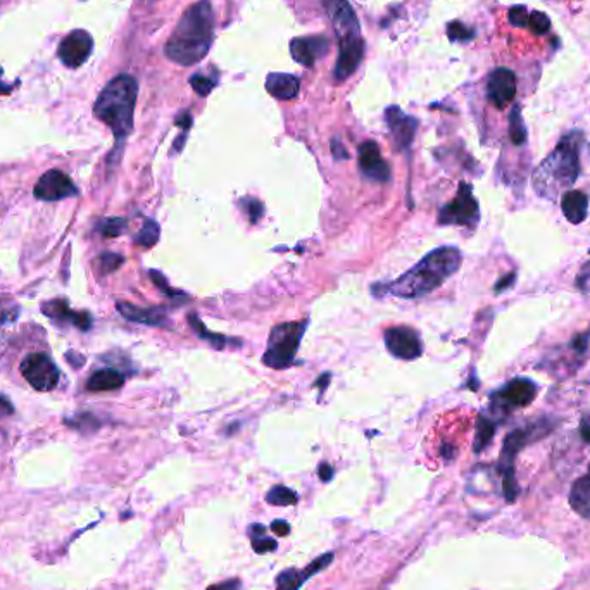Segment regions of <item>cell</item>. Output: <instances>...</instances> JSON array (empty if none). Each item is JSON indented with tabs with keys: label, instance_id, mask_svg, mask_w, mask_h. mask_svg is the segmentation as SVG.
<instances>
[{
	"label": "cell",
	"instance_id": "cell-1",
	"mask_svg": "<svg viewBox=\"0 0 590 590\" xmlns=\"http://www.w3.org/2000/svg\"><path fill=\"white\" fill-rule=\"evenodd\" d=\"M214 37V14L209 0H199L182 14L169 40L166 57L180 66L199 64L209 52Z\"/></svg>",
	"mask_w": 590,
	"mask_h": 590
},
{
	"label": "cell",
	"instance_id": "cell-2",
	"mask_svg": "<svg viewBox=\"0 0 590 590\" xmlns=\"http://www.w3.org/2000/svg\"><path fill=\"white\" fill-rule=\"evenodd\" d=\"M461 252L456 247H439L406 271L396 282L373 286L378 292H390L401 299H420L437 290L461 266Z\"/></svg>",
	"mask_w": 590,
	"mask_h": 590
},
{
	"label": "cell",
	"instance_id": "cell-3",
	"mask_svg": "<svg viewBox=\"0 0 590 590\" xmlns=\"http://www.w3.org/2000/svg\"><path fill=\"white\" fill-rule=\"evenodd\" d=\"M139 83L130 74L115 76L97 97L94 104V116L102 121L113 132L116 139V149L133 132V115L137 106Z\"/></svg>",
	"mask_w": 590,
	"mask_h": 590
},
{
	"label": "cell",
	"instance_id": "cell-4",
	"mask_svg": "<svg viewBox=\"0 0 590 590\" xmlns=\"http://www.w3.org/2000/svg\"><path fill=\"white\" fill-rule=\"evenodd\" d=\"M580 132L568 133L539 166L534 175V187L543 197L554 199L577 182L580 175Z\"/></svg>",
	"mask_w": 590,
	"mask_h": 590
},
{
	"label": "cell",
	"instance_id": "cell-5",
	"mask_svg": "<svg viewBox=\"0 0 590 590\" xmlns=\"http://www.w3.org/2000/svg\"><path fill=\"white\" fill-rule=\"evenodd\" d=\"M307 327H309V320L288 321L273 327L268 337L266 351L262 355V364L273 370H285L292 366Z\"/></svg>",
	"mask_w": 590,
	"mask_h": 590
},
{
	"label": "cell",
	"instance_id": "cell-6",
	"mask_svg": "<svg viewBox=\"0 0 590 590\" xmlns=\"http://www.w3.org/2000/svg\"><path fill=\"white\" fill-rule=\"evenodd\" d=\"M539 432V425L525 426L511 432L506 440L504 448L500 452V461H499V472L502 475V489H504V497L508 502H513L518 496L519 489L515 478V457L519 452V449L525 444L530 442V439Z\"/></svg>",
	"mask_w": 590,
	"mask_h": 590
},
{
	"label": "cell",
	"instance_id": "cell-7",
	"mask_svg": "<svg viewBox=\"0 0 590 590\" xmlns=\"http://www.w3.org/2000/svg\"><path fill=\"white\" fill-rule=\"evenodd\" d=\"M478 221H480V206L473 195L472 185L461 182L452 202H449L440 209L439 223L476 228Z\"/></svg>",
	"mask_w": 590,
	"mask_h": 590
},
{
	"label": "cell",
	"instance_id": "cell-8",
	"mask_svg": "<svg viewBox=\"0 0 590 590\" xmlns=\"http://www.w3.org/2000/svg\"><path fill=\"white\" fill-rule=\"evenodd\" d=\"M20 372L30 387L37 392H52L61 380L57 364L44 353L26 355L20 364Z\"/></svg>",
	"mask_w": 590,
	"mask_h": 590
},
{
	"label": "cell",
	"instance_id": "cell-9",
	"mask_svg": "<svg viewBox=\"0 0 590 590\" xmlns=\"http://www.w3.org/2000/svg\"><path fill=\"white\" fill-rule=\"evenodd\" d=\"M537 398V385L528 378H515L508 385H504L500 390L491 399V407L494 413H513L519 407H526L528 404L535 401Z\"/></svg>",
	"mask_w": 590,
	"mask_h": 590
},
{
	"label": "cell",
	"instance_id": "cell-10",
	"mask_svg": "<svg viewBox=\"0 0 590 590\" xmlns=\"http://www.w3.org/2000/svg\"><path fill=\"white\" fill-rule=\"evenodd\" d=\"M94 50V38L85 30H73L59 44L57 57L59 61L70 68L78 70L81 68Z\"/></svg>",
	"mask_w": 590,
	"mask_h": 590
},
{
	"label": "cell",
	"instance_id": "cell-11",
	"mask_svg": "<svg viewBox=\"0 0 590 590\" xmlns=\"http://www.w3.org/2000/svg\"><path fill=\"white\" fill-rule=\"evenodd\" d=\"M33 195L35 199L44 202H57L80 195V190L64 171L48 169L38 178L33 189Z\"/></svg>",
	"mask_w": 590,
	"mask_h": 590
},
{
	"label": "cell",
	"instance_id": "cell-12",
	"mask_svg": "<svg viewBox=\"0 0 590 590\" xmlns=\"http://www.w3.org/2000/svg\"><path fill=\"white\" fill-rule=\"evenodd\" d=\"M338 42L361 38V26L349 0H321Z\"/></svg>",
	"mask_w": 590,
	"mask_h": 590
},
{
	"label": "cell",
	"instance_id": "cell-13",
	"mask_svg": "<svg viewBox=\"0 0 590 590\" xmlns=\"http://www.w3.org/2000/svg\"><path fill=\"white\" fill-rule=\"evenodd\" d=\"M383 340L387 351L402 361H415L423 355V342L420 335L409 327H392L385 330Z\"/></svg>",
	"mask_w": 590,
	"mask_h": 590
},
{
	"label": "cell",
	"instance_id": "cell-14",
	"mask_svg": "<svg viewBox=\"0 0 590 590\" xmlns=\"http://www.w3.org/2000/svg\"><path fill=\"white\" fill-rule=\"evenodd\" d=\"M42 312L57 327H73L76 330L89 331L94 318L89 311H76L66 299H50L42 304Z\"/></svg>",
	"mask_w": 590,
	"mask_h": 590
},
{
	"label": "cell",
	"instance_id": "cell-15",
	"mask_svg": "<svg viewBox=\"0 0 590 590\" xmlns=\"http://www.w3.org/2000/svg\"><path fill=\"white\" fill-rule=\"evenodd\" d=\"M357 161L361 173L378 184H387L390 180V166L381 158L380 147L373 141L361 143L357 150Z\"/></svg>",
	"mask_w": 590,
	"mask_h": 590
},
{
	"label": "cell",
	"instance_id": "cell-16",
	"mask_svg": "<svg viewBox=\"0 0 590 590\" xmlns=\"http://www.w3.org/2000/svg\"><path fill=\"white\" fill-rule=\"evenodd\" d=\"M517 95V76L508 68H497L487 81V97L497 109L508 107Z\"/></svg>",
	"mask_w": 590,
	"mask_h": 590
},
{
	"label": "cell",
	"instance_id": "cell-17",
	"mask_svg": "<svg viewBox=\"0 0 590 590\" xmlns=\"http://www.w3.org/2000/svg\"><path fill=\"white\" fill-rule=\"evenodd\" d=\"M385 121H387V126L392 133L396 147L399 150H407L413 141H415V135H416V130H418V121L413 116L404 115L398 106L387 107Z\"/></svg>",
	"mask_w": 590,
	"mask_h": 590
},
{
	"label": "cell",
	"instance_id": "cell-18",
	"mask_svg": "<svg viewBox=\"0 0 590 590\" xmlns=\"http://www.w3.org/2000/svg\"><path fill=\"white\" fill-rule=\"evenodd\" d=\"M363 56H364L363 37L361 38H355V40L338 42V59L335 63L333 80L337 83H342L351 74H355V70L359 68V64L363 61Z\"/></svg>",
	"mask_w": 590,
	"mask_h": 590
},
{
	"label": "cell",
	"instance_id": "cell-19",
	"mask_svg": "<svg viewBox=\"0 0 590 590\" xmlns=\"http://www.w3.org/2000/svg\"><path fill=\"white\" fill-rule=\"evenodd\" d=\"M330 50V42L327 37L321 35H314V37H301V38H294L290 42V54L292 57L306 66L311 68L316 64V61L325 56Z\"/></svg>",
	"mask_w": 590,
	"mask_h": 590
},
{
	"label": "cell",
	"instance_id": "cell-20",
	"mask_svg": "<svg viewBox=\"0 0 590 590\" xmlns=\"http://www.w3.org/2000/svg\"><path fill=\"white\" fill-rule=\"evenodd\" d=\"M116 309L124 320L139 323V325L156 327V329L171 327V321H169L165 309H161V307H139L130 304V303H118Z\"/></svg>",
	"mask_w": 590,
	"mask_h": 590
},
{
	"label": "cell",
	"instance_id": "cell-21",
	"mask_svg": "<svg viewBox=\"0 0 590 590\" xmlns=\"http://www.w3.org/2000/svg\"><path fill=\"white\" fill-rule=\"evenodd\" d=\"M266 90L280 100H292L299 95L301 80L288 73H269L266 76Z\"/></svg>",
	"mask_w": 590,
	"mask_h": 590
},
{
	"label": "cell",
	"instance_id": "cell-22",
	"mask_svg": "<svg viewBox=\"0 0 590 590\" xmlns=\"http://www.w3.org/2000/svg\"><path fill=\"white\" fill-rule=\"evenodd\" d=\"M561 209L569 223L580 225L586 221L589 213V197L580 190H569L563 195Z\"/></svg>",
	"mask_w": 590,
	"mask_h": 590
},
{
	"label": "cell",
	"instance_id": "cell-23",
	"mask_svg": "<svg viewBox=\"0 0 590 590\" xmlns=\"http://www.w3.org/2000/svg\"><path fill=\"white\" fill-rule=\"evenodd\" d=\"M124 385V377L115 368H102L97 370L87 380V390L89 392H113L119 390Z\"/></svg>",
	"mask_w": 590,
	"mask_h": 590
},
{
	"label": "cell",
	"instance_id": "cell-24",
	"mask_svg": "<svg viewBox=\"0 0 590 590\" xmlns=\"http://www.w3.org/2000/svg\"><path fill=\"white\" fill-rule=\"evenodd\" d=\"M189 325L190 329L193 330V333H195L199 338L209 342L214 349H218V351H223V349L228 347V346H234V347H240V346H242V340L228 338V337L219 335V333H211V331L206 329V325L202 323V320H201L197 314H190Z\"/></svg>",
	"mask_w": 590,
	"mask_h": 590
},
{
	"label": "cell",
	"instance_id": "cell-25",
	"mask_svg": "<svg viewBox=\"0 0 590 590\" xmlns=\"http://www.w3.org/2000/svg\"><path fill=\"white\" fill-rule=\"evenodd\" d=\"M569 500L577 513H580L584 518L590 519V470L573 485Z\"/></svg>",
	"mask_w": 590,
	"mask_h": 590
},
{
	"label": "cell",
	"instance_id": "cell-26",
	"mask_svg": "<svg viewBox=\"0 0 590 590\" xmlns=\"http://www.w3.org/2000/svg\"><path fill=\"white\" fill-rule=\"evenodd\" d=\"M309 578H311V575L307 573L306 568L304 569L288 568V569H284L282 573H278L277 590H299Z\"/></svg>",
	"mask_w": 590,
	"mask_h": 590
},
{
	"label": "cell",
	"instance_id": "cell-27",
	"mask_svg": "<svg viewBox=\"0 0 590 590\" xmlns=\"http://www.w3.org/2000/svg\"><path fill=\"white\" fill-rule=\"evenodd\" d=\"M496 422H492L491 418L480 416L476 422V435H475V442H473V450L478 454L483 449L487 448L496 433Z\"/></svg>",
	"mask_w": 590,
	"mask_h": 590
},
{
	"label": "cell",
	"instance_id": "cell-28",
	"mask_svg": "<svg viewBox=\"0 0 590 590\" xmlns=\"http://www.w3.org/2000/svg\"><path fill=\"white\" fill-rule=\"evenodd\" d=\"M64 425L70 426V428L80 432V433L89 435V433H95L102 426V422L92 413H78L74 416L66 418Z\"/></svg>",
	"mask_w": 590,
	"mask_h": 590
},
{
	"label": "cell",
	"instance_id": "cell-29",
	"mask_svg": "<svg viewBox=\"0 0 590 590\" xmlns=\"http://www.w3.org/2000/svg\"><path fill=\"white\" fill-rule=\"evenodd\" d=\"M159 235H161V228H159V225H158L154 219L147 218V219H143V227L141 228V232L133 236V242H135V245H139V247L150 249V247H154V245L158 244Z\"/></svg>",
	"mask_w": 590,
	"mask_h": 590
},
{
	"label": "cell",
	"instance_id": "cell-30",
	"mask_svg": "<svg viewBox=\"0 0 590 590\" xmlns=\"http://www.w3.org/2000/svg\"><path fill=\"white\" fill-rule=\"evenodd\" d=\"M95 230L104 238H116L128 230V221L124 218H104L97 223Z\"/></svg>",
	"mask_w": 590,
	"mask_h": 590
},
{
	"label": "cell",
	"instance_id": "cell-31",
	"mask_svg": "<svg viewBox=\"0 0 590 590\" xmlns=\"http://www.w3.org/2000/svg\"><path fill=\"white\" fill-rule=\"evenodd\" d=\"M266 502H269L273 506H295L299 502V496L285 485H275L266 494Z\"/></svg>",
	"mask_w": 590,
	"mask_h": 590
},
{
	"label": "cell",
	"instance_id": "cell-32",
	"mask_svg": "<svg viewBox=\"0 0 590 590\" xmlns=\"http://www.w3.org/2000/svg\"><path fill=\"white\" fill-rule=\"evenodd\" d=\"M264 532H266V528H264L262 525H254V526H251V530H249V534H251V537H252V549H254V552H258V554L273 552V551H277V547H278V543H277L275 539H269V537H264V535H262Z\"/></svg>",
	"mask_w": 590,
	"mask_h": 590
},
{
	"label": "cell",
	"instance_id": "cell-33",
	"mask_svg": "<svg viewBox=\"0 0 590 590\" xmlns=\"http://www.w3.org/2000/svg\"><path fill=\"white\" fill-rule=\"evenodd\" d=\"M123 262H124V258L121 254H118V252L104 251V252H100L97 256L95 266H97V271L100 275H109V273H115Z\"/></svg>",
	"mask_w": 590,
	"mask_h": 590
},
{
	"label": "cell",
	"instance_id": "cell-34",
	"mask_svg": "<svg viewBox=\"0 0 590 590\" xmlns=\"http://www.w3.org/2000/svg\"><path fill=\"white\" fill-rule=\"evenodd\" d=\"M509 137H511V142L515 145L526 142V130H525V124H523V118L519 115L518 106L513 107L511 116H509Z\"/></svg>",
	"mask_w": 590,
	"mask_h": 590
},
{
	"label": "cell",
	"instance_id": "cell-35",
	"mask_svg": "<svg viewBox=\"0 0 590 590\" xmlns=\"http://www.w3.org/2000/svg\"><path fill=\"white\" fill-rule=\"evenodd\" d=\"M448 37L452 42H470L475 37V30L459 21L448 24Z\"/></svg>",
	"mask_w": 590,
	"mask_h": 590
},
{
	"label": "cell",
	"instance_id": "cell-36",
	"mask_svg": "<svg viewBox=\"0 0 590 590\" xmlns=\"http://www.w3.org/2000/svg\"><path fill=\"white\" fill-rule=\"evenodd\" d=\"M149 275H150V278H152L154 285H156V286H158L161 292H165L166 295H167L169 299H178L180 303H185V301H189L187 294H184V292H178V290H173V288H169V285H167V282H166L165 277H163L159 271H150Z\"/></svg>",
	"mask_w": 590,
	"mask_h": 590
},
{
	"label": "cell",
	"instance_id": "cell-37",
	"mask_svg": "<svg viewBox=\"0 0 590 590\" xmlns=\"http://www.w3.org/2000/svg\"><path fill=\"white\" fill-rule=\"evenodd\" d=\"M534 35H545L551 30V20L547 18V14H543L541 11H535L528 16V24H526Z\"/></svg>",
	"mask_w": 590,
	"mask_h": 590
},
{
	"label": "cell",
	"instance_id": "cell-38",
	"mask_svg": "<svg viewBox=\"0 0 590 590\" xmlns=\"http://www.w3.org/2000/svg\"><path fill=\"white\" fill-rule=\"evenodd\" d=\"M190 87L195 90V94H199L201 97H206V95H209L213 92L216 83H214V80L208 78V76L193 74V76L190 78Z\"/></svg>",
	"mask_w": 590,
	"mask_h": 590
},
{
	"label": "cell",
	"instance_id": "cell-39",
	"mask_svg": "<svg viewBox=\"0 0 590 590\" xmlns=\"http://www.w3.org/2000/svg\"><path fill=\"white\" fill-rule=\"evenodd\" d=\"M240 206H242V209H244L245 213L249 214V219H251L252 223H258L261 219V216L264 214V208H262V204H261L258 199H251V197L242 199V201H240Z\"/></svg>",
	"mask_w": 590,
	"mask_h": 590
},
{
	"label": "cell",
	"instance_id": "cell-40",
	"mask_svg": "<svg viewBox=\"0 0 590 590\" xmlns=\"http://www.w3.org/2000/svg\"><path fill=\"white\" fill-rule=\"evenodd\" d=\"M528 11L525 5H513L508 13V18H509V23L517 28H523L528 24Z\"/></svg>",
	"mask_w": 590,
	"mask_h": 590
},
{
	"label": "cell",
	"instance_id": "cell-41",
	"mask_svg": "<svg viewBox=\"0 0 590 590\" xmlns=\"http://www.w3.org/2000/svg\"><path fill=\"white\" fill-rule=\"evenodd\" d=\"M330 147L331 154H333L335 159H338V161H346V159H349V152L346 150V147L342 145V142H340L338 139H333Z\"/></svg>",
	"mask_w": 590,
	"mask_h": 590
},
{
	"label": "cell",
	"instance_id": "cell-42",
	"mask_svg": "<svg viewBox=\"0 0 590 590\" xmlns=\"http://www.w3.org/2000/svg\"><path fill=\"white\" fill-rule=\"evenodd\" d=\"M577 285L584 290V292H587L589 290L590 286V260L584 264V268H582V271L578 273V277H577Z\"/></svg>",
	"mask_w": 590,
	"mask_h": 590
},
{
	"label": "cell",
	"instance_id": "cell-43",
	"mask_svg": "<svg viewBox=\"0 0 590 590\" xmlns=\"http://www.w3.org/2000/svg\"><path fill=\"white\" fill-rule=\"evenodd\" d=\"M271 532L277 534L278 537H285V535L290 534V525L285 519H275L271 523Z\"/></svg>",
	"mask_w": 590,
	"mask_h": 590
},
{
	"label": "cell",
	"instance_id": "cell-44",
	"mask_svg": "<svg viewBox=\"0 0 590 590\" xmlns=\"http://www.w3.org/2000/svg\"><path fill=\"white\" fill-rule=\"evenodd\" d=\"M206 590H242V582L236 580V578H232V580H227V582H221V584H214Z\"/></svg>",
	"mask_w": 590,
	"mask_h": 590
},
{
	"label": "cell",
	"instance_id": "cell-45",
	"mask_svg": "<svg viewBox=\"0 0 590 590\" xmlns=\"http://www.w3.org/2000/svg\"><path fill=\"white\" fill-rule=\"evenodd\" d=\"M589 335L590 333L578 335V337L573 340V349L578 351V353H586L587 347H589Z\"/></svg>",
	"mask_w": 590,
	"mask_h": 590
},
{
	"label": "cell",
	"instance_id": "cell-46",
	"mask_svg": "<svg viewBox=\"0 0 590 590\" xmlns=\"http://www.w3.org/2000/svg\"><path fill=\"white\" fill-rule=\"evenodd\" d=\"M515 280H517V273H509V275H506L504 278H500L499 282L496 284V294H500V292H504L506 288H509L511 285L515 284Z\"/></svg>",
	"mask_w": 590,
	"mask_h": 590
},
{
	"label": "cell",
	"instance_id": "cell-47",
	"mask_svg": "<svg viewBox=\"0 0 590 590\" xmlns=\"http://www.w3.org/2000/svg\"><path fill=\"white\" fill-rule=\"evenodd\" d=\"M13 413H14V406H13V402L9 401L5 396L0 394V418L11 416Z\"/></svg>",
	"mask_w": 590,
	"mask_h": 590
},
{
	"label": "cell",
	"instance_id": "cell-48",
	"mask_svg": "<svg viewBox=\"0 0 590 590\" xmlns=\"http://www.w3.org/2000/svg\"><path fill=\"white\" fill-rule=\"evenodd\" d=\"M318 475H320L321 482H330L331 478H333V475H335V472H333V468H331L330 465L323 463V465H320Z\"/></svg>",
	"mask_w": 590,
	"mask_h": 590
},
{
	"label": "cell",
	"instance_id": "cell-49",
	"mask_svg": "<svg viewBox=\"0 0 590 590\" xmlns=\"http://www.w3.org/2000/svg\"><path fill=\"white\" fill-rule=\"evenodd\" d=\"M176 124H178L184 132H189L190 126H192V116H190L189 113L180 115V118L176 119Z\"/></svg>",
	"mask_w": 590,
	"mask_h": 590
},
{
	"label": "cell",
	"instance_id": "cell-50",
	"mask_svg": "<svg viewBox=\"0 0 590 590\" xmlns=\"http://www.w3.org/2000/svg\"><path fill=\"white\" fill-rule=\"evenodd\" d=\"M66 359H68V361H70V363H72V364H73V366H74V368H78V366H80V364H81V366H83V361H85V359H83V355H76V353H74V351H70V353H68V355H66Z\"/></svg>",
	"mask_w": 590,
	"mask_h": 590
},
{
	"label": "cell",
	"instance_id": "cell-51",
	"mask_svg": "<svg viewBox=\"0 0 590 590\" xmlns=\"http://www.w3.org/2000/svg\"><path fill=\"white\" fill-rule=\"evenodd\" d=\"M580 433H582V439L586 442H590V422H582V426H580Z\"/></svg>",
	"mask_w": 590,
	"mask_h": 590
},
{
	"label": "cell",
	"instance_id": "cell-52",
	"mask_svg": "<svg viewBox=\"0 0 590 590\" xmlns=\"http://www.w3.org/2000/svg\"><path fill=\"white\" fill-rule=\"evenodd\" d=\"M442 456H444L446 459H452V457H454V448H452V446H444V448H442Z\"/></svg>",
	"mask_w": 590,
	"mask_h": 590
},
{
	"label": "cell",
	"instance_id": "cell-53",
	"mask_svg": "<svg viewBox=\"0 0 590 590\" xmlns=\"http://www.w3.org/2000/svg\"><path fill=\"white\" fill-rule=\"evenodd\" d=\"M329 381H330V373H325V375H321L320 377V380H318V383L316 385H323V390L327 389V385H329Z\"/></svg>",
	"mask_w": 590,
	"mask_h": 590
},
{
	"label": "cell",
	"instance_id": "cell-54",
	"mask_svg": "<svg viewBox=\"0 0 590 590\" xmlns=\"http://www.w3.org/2000/svg\"><path fill=\"white\" fill-rule=\"evenodd\" d=\"M9 320V314L5 312V309L4 307H0V325L4 323V321H7Z\"/></svg>",
	"mask_w": 590,
	"mask_h": 590
}]
</instances>
